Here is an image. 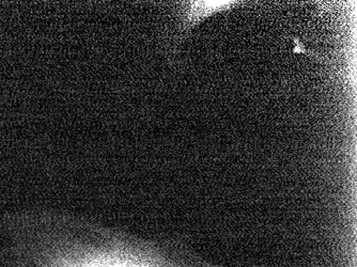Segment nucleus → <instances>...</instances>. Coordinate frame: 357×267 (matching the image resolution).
I'll list each match as a JSON object with an SVG mask.
<instances>
[{
    "label": "nucleus",
    "mask_w": 357,
    "mask_h": 267,
    "mask_svg": "<svg viewBox=\"0 0 357 267\" xmlns=\"http://www.w3.org/2000/svg\"><path fill=\"white\" fill-rule=\"evenodd\" d=\"M8 267H215L178 240H149L54 211L3 220Z\"/></svg>",
    "instance_id": "nucleus-1"
},
{
    "label": "nucleus",
    "mask_w": 357,
    "mask_h": 267,
    "mask_svg": "<svg viewBox=\"0 0 357 267\" xmlns=\"http://www.w3.org/2000/svg\"><path fill=\"white\" fill-rule=\"evenodd\" d=\"M185 7V13L183 14V31L188 32V30H192L195 26L202 23V20L206 19L208 16L214 15L218 12L224 11V10L232 8L229 1L222 3V1H197V3H188Z\"/></svg>",
    "instance_id": "nucleus-2"
}]
</instances>
